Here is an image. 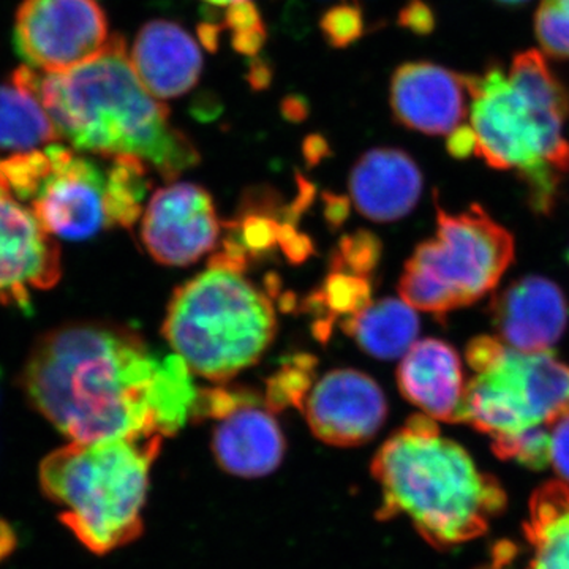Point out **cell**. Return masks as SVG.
Masks as SVG:
<instances>
[{
  "label": "cell",
  "instance_id": "1",
  "mask_svg": "<svg viewBox=\"0 0 569 569\" xmlns=\"http://www.w3.org/2000/svg\"><path fill=\"white\" fill-rule=\"evenodd\" d=\"M178 355L159 356L132 329L78 321L44 332L20 376L29 406L77 443L174 436L198 391Z\"/></svg>",
  "mask_w": 569,
  "mask_h": 569
},
{
  "label": "cell",
  "instance_id": "2",
  "mask_svg": "<svg viewBox=\"0 0 569 569\" xmlns=\"http://www.w3.org/2000/svg\"><path fill=\"white\" fill-rule=\"evenodd\" d=\"M32 82L59 137L78 152L138 157L168 181L200 163L192 140L171 123L170 108L138 78L122 37L112 36L99 56L73 69H32Z\"/></svg>",
  "mask_w": 569,
  "mask_h": 569
},
{
  "label": "cell",
  "instance_id": "3",
  "mask_svg": "<svg viewBox=\"0 0 569 569\" xmlns=\"http://www.w3.org/2000/svg\"><path fill=\"white\" fill-rule=\"evenodd\" d=\"M473 153L497 170L516 171L533 211L552 212L569 173V91L545 56L523 51L507 70L466 74Z\"/></svg>",
  "mask_w": 569,
  "mask_h": 569
},
{
  "label": "cell",
  "instance_id": "4",
  "mask_svg": "<svg viewBox=\"0 0 569 569\" xmlns=\"http://www.w3.org/2000/svg\"><path fill=\"white\" fill-rule=\"evenodd\" d=\"M372 473L383 493L380 519L407 516L440 549L481 537L507 505L497 479L479 471L460 445L441 437L427 415L411 417L385 441Z\"/></svg>",
  "mask_w": 569,
  "mask_h": 569
},
{
  "label": "cell",
  "instance_id": "5",
  "mask_svg": "<svg viewBox=\"0 0 569 569\" xmlns=\"http://www.w3.org/2000/svg\"><path fill=\"white\" fill-rule=\"evenodd\" d=\"M162 438L70 441L41 460V492L61 508L59 519L86 549L104 556L140 537L149 473Z\"/></svg>",
  "mask_w": 569,
  "mask_h": 569
},
{
  "label": "cell",
  "instance_id": "6",
  "mask_svg": "<svg viewBox=\"0 0 569 569\" xmlns=\"http://www.w3.org/2000/svg\"><path fill=\"white\" fill-rule=\"evenodd\" d=\"M0 186L31 208L48 233L69 241L130 228L148 192L146 162L118 156L103 167L61 144L0 157Z\"/></svg>",
  "mask_w": 569,
  "mask_h": 569
},
{
  "label": "cell",
  "instance_id": "7",
  "mask_svg": "<svg viewBox=\"0 0 569 569\" xmlns=\"http://www.w3.org/2000/svg\"><path fill=\"white\" fill-rule=\"evenodd\" d=\"M274 307L241 268L212 261L176 290L163 336L197 376L223 381L254 365L274 340Z\"/></svg>",
  "mask_w": 569,
  "mask_h": 569
},
{
  "label": "cell",
  "instance_id": "8",
  "mask_svg": "<svg viewBox=\"0 0 569 569\" xmlns=\"http://www.w3.org/2000/svg\"><path fill=\"white\" fill-rule=\"evenodd\" d=\"M515 260V239L486 209L449 213L438 206L437 233L408 258L400 298L422 312L448 316L496 290Z\"/></svg>",
  "mask_w": 569,
  "mask_h": 569
},
{
  "label": "cell",
  "instance_id": "9",
  "mask_svg": "<svg viewBox=\"0 0 569 569\" xmlns=\"http://www.w3.org/2000/svg\"><path fill=\"white\" fill-rule=\"evenodd\" d=\"M473 370L463 396L462 422L500 436L552 426L569 415V366L550 351L522 353L496 337L467 346Z\"/></svg>",
  "mask_w": 569,
  "mask_h": 569
},
{
  "label": "cell",
  "instance_id": "10",
  "mask_svg": "<svg viewBox=\"0 0 569 569\" xmlns=\"http://www.w3.org/2000/svg\"><path fill=\"white\" fill-rule=\"evenodd\" d=\"M110 24L97 0H24L14 21V44L43 73L91 61L110 43Z\"/></svg>",
  "mask_w": 569,
  "mask_h": 569
},
{
  "label": "cell",
  "instance_id": "11",
  "mask_svg": "<svg viewBox=\"0 0 569 569\" xmlns=\"http://www.w3.org/2000/svg\"><path fill=\"white\" fill-rule=\"evenodd\" d=\"M62 277L54 236L18 198L0 186V306L29 310L32 291H47Z\"/></svg>",
  "mask_w": 569,
  "mask_h": 569
},
{
  "label": "cell",
  "instance_id": "12",
  "mask_svg": "<svg viewBox=\"0 0 569 569\" xmlns=\"http://www.w3.org/2000/svg\"><path fill=\"white\" fill-rule=\"evenodd\" d=\"M220 231L212 197L197 183L178 182L157 190L142 213V244L164 266L200 260L216 247Z\"/></svg>",
  "mask_w": 569,
  "mask_h": 569
},
{
  "label": "cell",
  "instance_id": "13",
  "mask_svg": "<svg viewBox=\"0 0 569 569\" xmlns=\"http://www.w3.org/2000/svg\"><path fill=\"white\" fill-rule=\"evenodd\" d=\"M302 411L318 440L358 447L377 436L388 417V402L376 380L353 369H336L307 392Z\"/></svg>",
  "mask_w": 569,
  "mask_h": 569
},
{
  "label": "cell",
  "instance_id": "14",
  "mask_svg": "<svg viewBox=\"0 0 569 569\" xmlns=\"http://www.w3.org/2000/svg\"><path fill=\"white\" fill-rule=\"evenodd\" d=\"M389 102L400 126L433 137H451L470 114L466 74L432 62L397 67Z\"/></svg>",
  "mask_w": 569,
  "mask_h": 569
},
{
  "label": "cell",
  "instance_id": "15",
  "mask_svg": "<svg viewBox=\"0 0 569 569\" xmlns=\"http://www.w3.org/2000/svg\"><path fill=\"white\" fill-rule=\"evenodd\" d=\"M498 336L522 353L550 351L567 331L569 302L559 284L529 276L508 284L490 305Z\"/></svg>",
  "mask_w": 569,
  "mask_h": 569
},
{
  "label": "cell",
  "instance_id": "16",
  "mask_svg": "<svg viewBox=\"0 0 569 569\" xmlns=\"http://www.w3.org/2000/svg\"><path fill=\"white\" fill-rule=\"evenodd\" d=\"M217 419L212 449L224 471L234 477L261 478L282 463V429L271 408L257 396L239 391L234 406Z\"/></svg>",
  "mask_w": 569,
  "mask_h": 569
},
{
  "label": "cell",
  "instance_id": "17",
  "mask_svg": "<svg viewBox=\"0 0 569 569\" xmlns=\"http://www.w3.org/2000/svg\"><path fill=\"white\" fill-rule=\"evenodd\" d=\"M130 62L144 88L160 102L193 89L203 71V54L181 24L153 20L142 26Z\"/></svg>",
  "mask_w": 569,
  "mask_h": 569
},
{
  "label": "cell",
  "instance_id": "18",
  "mask_svg": "<svg viewBox=\"0 0 569 569\" xmlns=\"http://www.w3.org/2000/svg\"><path fill=\"white\" fill-rule=\"evenodd\" d=\"M397 383L408 402L425 411L427 417L445 422H462V362L458 351L438 339L415 343L403 355L397 369Z\"/></svg>",
  "mask_w": 569,
  "mask_h": 569
},
{
  "label": "cell",
  "instance_id": "19",
  "mask_svg": "<svg viewBox=\"0 0 569 569\" xmlns=\"http://www.w3.org/2000/svg\"><path fill=\"white\" fill-rule=\"evenodd\" d=\"M422 183L421 170L407 152L378 148L356 162L348 187L359 213L373 222H395L413 211Z\"/></svg>",
  "mask_w": 569,
  "mask_h": 569
},
{
  "label": "cell",
  "instance_id": "20",
  "mask_svg": "<svg viewBox=\"0 0 569 569\" xmlns=\"http://www.w3.org/2000/svg\"><path fill=\"white\" fill-rule=\"evenodd\" d=\"M59 138L54 122L33 89L31 67H21L10 82L0 84V151H37Z\"/></svg>",
  "mask_w": 569,
  "mask_h": 569
},
{
  "label": "cell",
  "instance_id": "21",
  "mask_svg": "<svg viewBox=\"0 0 569 569\" xmlns=\"http://www.w3.org/2000/svg\"><path fill=\"white\" fill-rule=\"evenodd\" d=\"M342 329L367 355L388 361L403 358L417 343L419 318L403 299L387 298L343 320Z\"/></svg>",
  "mask_w": 569,
  "mask_h": 569
},
{
  "label": "cell",
  "instance_id": "22",
  "mask_svg": "<svg viewBox=\"0 0 569 569\" xmlns=\"http://www.w3.org/2000/svg\"><path fill=\"white\" fill-rule=\"evenodd\" d=\"M527 539L533 549L527 569H569V488L546 482L530 500Z\"/></svg>",
  "mask_w": 569,
  "mask_h": 569
},
{
  "label": "cell",
  "instance_id": "23",
  "mask_svg": "<svg viewBox=\"0 0 569 569\" xmlns=\"http://www.w3.org/2000/svg\"><path fill=\"white\" fill-rule=\"evenodd\" d=\"M492 451L497 458L516 460L530 470H542L550 463V432L546 426H539L492 436Z\"/></svg>",
  "mask_w": 569,
  "mask_h": 569
},
{
  "label": "cell",
  "instance_id": "24",
  "mask_svg": "<svg viewBox=\"0 0 569 569\" xmlns=\"http://www.w3.org/2000/svg\"><path fill=\"white\" fill-rule=\"evenodd\" d=\"M535 33L552 58L569 59V0H541Z\"/></svg>",
  "mask_w": 569,
  "mask_h": 569
},
{
  "label": "cell",
  "instance_id": "25",
  "mask_svg": "<svg viewBox=\"0 0 569 569\" xmlns=\"http://www.w3.org/2000/svg\"><path fill=\"white\" fill-rule=\"evenodd\" d=\"M313 359H296L269 381L268 407L279 410L287 406L302 407L312 378Z\"/></svg>",
  "mask_w": 569,
  "mask_h": 569
},
{
  "label": "cell",
  "instance_id": "26",
  "mask_svg": "<svg viewBox=\"0 0 569 569\" xmlns=\"http://www.w3.org/2000/svg\"><path fill=\"white\" fill-rule=\"evenodd\" d=\"M325 39L335 48H346L365 32L361 10L356 7L339 6L326 11L320 21Z\"/></svg>",
  "mask_w": 569,
  "mask_h": 569
},
{
  "label": "cell",
  "instance_id": "27",
  "mask_svg": "<svg viewBox=\"0 0 569 569\" xmlns=\"http://www.w3.org/2000/svg\"><path fill=\"white\" fill-rule=\"evenodd\" d=\"M550 432V463L569 482V415L559 419Z\"/></svg>",
  "mask_w": 569,
  "mask_h": 569
},
{
  "label": "cell",
  "instance_id": "28",
  "mask_svg": "<svg viewBox=\"0 0 569 569\" xmlns=\"http://www.w3.org/2000/svg\"><path fill=\"white\" fill-rule=\"evenodd\" d=\"M224 22H227L228 28L233 31V36H236V33H244L254 31V29L264 28L260 11H258L257 7H254L250 0H242V2L228 6Z\"/></svg>",
  "mask_w": 569,
  "mask_h": 569
},
{
  "label": "cell",
  "instance_id": "29",
  "mask_svg": "<svg viewBox=\"0 0 569 569\" xmlns=\"http://www.w3.org/2000/svg\"><path fill=\"white\" fill-rule=\"evenodd\" d=\"M402 24L413 29L415 32H429L432 26L429 9L421 2L411 3L402 13Z\"/></svg>",
  "mask_w": 569,
  "mask_h": 569
},
{
  "label": "cell",
  "instance_id": "30",
  "mask_svg": "<svg viewBox=\"0 0 569 569\" xmlns=\"http://www.w3.org/2000/svg\"><path fill=\"white\" fill-rule=\"evenodd\" d=\"M17 533L7 520L0 519V561L9 559L17 549Z\"/></svg>",
  "mask_w": 569,
  "mask_h": 569
},
{
  "label": "cell",
  "instance_id": "31",
  "mask_svg": "<svg viewBox=\"0 0 569 569\" xmlns=\"http://www.w3.org/2000/svg\"><path fill=\"white\" fill-rule=\"evenodd\" d=\"M200 37L201 41L208 50H216L217 40H219V31H217L216 26L204 24L203 28H200Z\"/></svg>",
  "mask_w": 569,
  "mask_h": 569
},
{
  "label": "cell",
  "instance_id": "32",
  "mask_svg": "<svg viewBox=\"0 0 569 569\" xmlns=\"http://www.w3.org/2000/svg\"><path fill=\"white\" fill-rule=\"evenodd\" d=\"M204 2L212 3V6L228 7L236 2H242V0H204Z\"/></svg>",
  "mask_w": 569,
  "mask_h": 569
},
{
  "label": "cell",
  "instance_id": "33",
  "mask_svg": "<svg viewBox=\"0 0 569 569\" xmlns=\"http://www.w3.org/2000/svg\"><path fill=\"white\" fill-rule=\"evenodd\" d=\"M497 2L503 3V6H520V3H526L527 0H497Z\"/></svg>",
  "mask_w": 569,
  "mask_h": 569
}]
</instances>
